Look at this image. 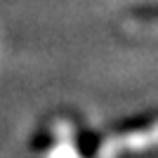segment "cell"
Returning <instances> with one entry per match:
<instances>
[{"mask_svg":"<svg viewBox=\"0 0 158 158\" xmlns=\"http://www.w3.org/2000/svg\"><path fill=\"white\" fill-rule=\"evenodd\" d=\"M153 146H158V123H153L149 130H139L109 139L99 149V158H116L123 151H144V149H153Z\"/></svg>","mask_w":158,"mask_h":158,"instance_id":"1","label":"cell"},{"mask_svg":"<svg viewBox=\"0 0 158 158\" xmlns=\"http://www.w3.org/2000/svg\"><path fill=\"white\" fill-rule=\"evenodd\" d=\"M47 158H78V153L73 151V144H71V139H69V142H61Z\"/></svg>","mask_w":158,"mask_h":158,"instance_id":"2","label":"cell"}]
</instances>
